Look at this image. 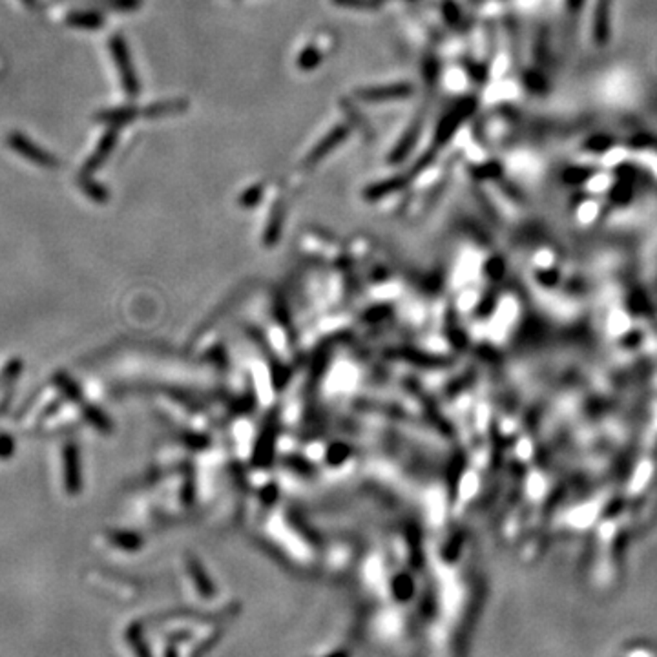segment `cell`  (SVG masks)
Returning a JSON list of instances; mask_svg holds the SVG:
<instances>
[{"label":"cell","instance_id":"277c9868","mask_svg":"<svg viewBox=\"0 0 657 657\" xmlns=\"http://www.w3.org/2000/svg\"><path fill=\"white\" fill-rule=\"evenodd\" d=\"M104 22V18L97 13H72L68 17V24L79 28H99Z\"/></svg>","mask_w":657,"mask_h":657},{"label":"cell","instance_id":"8992f818","mask_svg":"<svg viewBox=\"0 0 657 657\" xmlns=\"http://www.w3.org/2000/svg\"><path fill=\"white\" fill-rule=\"evenodd\" d=\"M15 449H17V444H15L13 436L8 433H0V460H8L13 457Z\"/></svg>","mask_w":657,"mask_h":657},{"label":"cell","instance_id":"6da1fadb","mask_svg":"<svg viewBox=\"0 0 657 657\" xmlns=\"http://www.w3.org/2000/svg\"><path fill=\"white\" fill-rule=\"evenodd\" d=\"M8 146L11 150H15L17 154H21L22 158H26L28 161L39 165V167L55 168L57 165H59V161H57V159L53 158L50 152H46V150H43L40 146L35 145L31 139H28V137L21 132L9 133Z\"/></svg>","mask_w":657,"mask_h":657},{"label":"cell","instance_id":"7a4b0ae2","mask_svg":"<svg viewBox=\"0 0 657 657\" xmlns=\"http://www.w3.org/2000/svg\"><path fill=\"white\" fill-rule=\"evenodd\" d=\"M65 464H66V487L72 493L79 490L81 484V477H79V462H77V451L75 448L68 446L65 451Z\"/></svg>","mask_w":657,"mask_h":657},{"label":"cell","instance_id":"3957f363","mask_svg":"<svg viewBox=\"0 0 657 657\" xmlns=\"http://www.w3.org/2000/svg\"><path fill=\"white\" fill-rule=\"evenodd\" d=\"M111 52L116 55V60L119 62L121 70H123V81L124 86H126V90L132 92L136 88V82H133V75L130 73L128 62H126V52H124V46L121 43V39H114L111 40Z\"/></svg>","mask_w":657,"mask_h":657},{"label":"cell","instance_id":"52a82bcc","mask_svg":"<svg viewBox=\"0 0 657 657\" xmlns=\"http://www.w3.org/2000/svg\"><path fill=\"white\" fill-rule=\"evenodd\" d=\"M55 384L59 385V387L62 389V391H65V393L68 394L70 398H75V400H77V398H79L77 389H75V385H72V382H70L65 375H57L55 376Z\"/></svg>","mask_w":657,"mask_h":657},{"label":"cell","instance_id":"ba28073f","mask_svg":"<svg viewBox=\"0 0 657 657\" xmlns=\"http://www.w3.org/2000/svg\"><path fill=\"white\" fill-rule=\"evenodd\" d=\"M24 2H26V6H31V8H35V4H37V0H24Z\"/></svg>","mask_w":657,"mask_h":657},{"label":"cell","instance_id":"5b68a950","mask_svg":"<svg viewBox=\"0 0 657 657\" xmlns=\"http://www.w3.org/2000/svg\"><path fill=\"white\" fill-rule=\"evenodd\" d=\"M22 369H24V362L21 358H11L8 362V365L2 371V380H4V387L11 389L15 385V382L18 380V376H21Z\"/></svg>","mask_w":657,"mask_h":657}]
</instances>
